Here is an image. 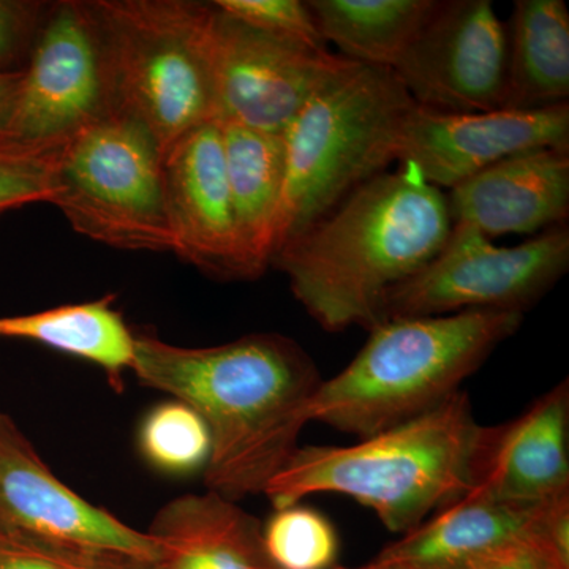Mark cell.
I'll list each match as a JSON object with an SVG mask.
<instances>
[{
    "mask_svg": "<svg viewBox=\"0 0 569 569\" xmlns=\"http://www.w3.org/2000/svg\"><path fill=\"white\" fill-rule=\"evenodd\" d=\"M132 372L203 418L211 433L206 488L236 503L264 493L293 455L323 380L305 348L280 335L187 348L140 332Z\"/></svg>",
    "mask_w": 569,
    "mask_h": 569,
    "instance_id": "cell-1",
    "label": "cell"
},
{
    "mask_svg": "<svg viewBox=\"0 0 569 569\" xmlns=\"http://www.w3.org/2000/svg\"><path fill=\"white\" fill-rule=\"evenodd\" d=\"M451 230L447 194L402 163L288 238L271 266L325 331H370L381 323L388 291L425 268Z\"/></svg>",
    "mask_w": 569,
    "mask_h": 569,
    "instance_id": "cell-2",
    "label": "cell"
},
{
    "mask_svg": "<svg viewBox=\"0 0 569 569\" xmlns=\"http://www.w3.org/2000/svg\"><path fill=\"white\" fill-rule=\"evenodd\" d=\"M478 426L460 389L421 417L350 447L296 448L264 496L282 509L317 493H342L406 535L466 496Z\"/></svg>",
    "mask_w": 569,
    "mask_h": 569,
    "instance_id": "cell-3",
    "label": "cell"
},
{
    "mask_svg": "<svg viewBox=\"0 0 569 569\" xmlns=\"http://www.w3.org/2000/svg\"><path fill=\"white\" fill-rule=\"evenodd\" d=\"M522 321L507 310L383 321L342 372L321 380L309 421L367 438L421 417L459 392Z\"/></svg>",
    "mask_w": 569,
    "mask_h": 569,
    "instance_id": "cell-4",
    "label": "cell"
},
{
    "mask_svg": "<svg viewBox=\"0 0 569 569\" xmlns=\"http://www.w3.org/2000/svg\"><path fill=\"white\" fill-rule=\"evenodd\" d=\"M415 107L395 71L358 62L305 104L282 133L274 253L397 162L400 133Z\"/></svg>",
    "mask_w": 569,
    "mask_h": 569,
    "instance_id": "cell-5",
    "label": "cell"
},
{
    "mask_svg": "<svg viewBox=\"0 0 569 569\" xmlns=\"http://www.w3.org/2000/svg\"><path fill=\"white\" fill-rule=\"evenodd\" d=\"M102 28L114 112L141 123L160 152L217 121L211 2L92 0Z\"/></svg>",
    "mask_w": 569,
    "mask_h": 569,
    "instance_id": "cell-6",
    "label": "cell"
},
{
    "mask_svg": "<svg viewBox=\"0 0 569 569\" xmlns=\"http://www.w3.org/2000/svg\"><path fill=\"white\" fill-rule=\"evenodd\" d=\"M52 204L77 233L99 244L173 252L163 187V153L122 112L86 127L63 144Z\"/></svg>",
    "mask_w": 569,
    "mask_h": 569,
    "instance_id": "cell-7",
    "label": "cell"
},
{
    "mask_svg": "<svg viewBox=\"0 0 569 569\" xmlns=\"http://www.w3.org/2000/svg\"><path fill=\"white\" fill-rule=\"evenodd\" d=\"M568 268L567 223L515 247H498L473 227L455 223L440 252L385 296L381 323L467 310L526 316V310L563 279Z\"/></svg>",
    "mask_w": 569,
    "mask_h": 569,
    "instance_id": "cell-8",
    "label": "cell"
},
{
    "mask_svg": "<svg viewBox=\"0 0 569 569\" xmlns=\"http://www.w3.org/2000/svg\"><path fill=\"white\" fill-rule=\"evenodd\" d=\"M112 112L110 66L92 0L52 2L22 70L6 138L63 144Z\"/></svg>",
    "mask_w": 569,
    "mask_h": 569,
    "instance_id": "cell-9",
    "label": "cell"
},
{
    "mask_svg": "<svg viewBox=\"0 0 569 569\" xmlns=\"http://www.w3.org/2000/svg\"><path fill=\"white\" fill-rule=\"evenodd\" d=\"M211 6L209 59L219 122L282 134L318 91L355 63L272 39Z\"/></svg>",
    "mask_w": 569,
    "mask_h": 569,
    "instance_id": "cell-10",
    "label": "cell"
},
{
    "mask_svg": "<svg viewBox=\"0 0 569 569\" xmlns=\"http://www.w3.org/2000/svg\"><path fill=\"white\" fill-rule=\"evenodd\" d=\"M392 71L427 110H503L508 26L490 0H440Z\"/></svg>",
    "mask_w": 569,
    "mask_h": 569,
    "instance_id": "cell-11",
    "label": "cell"
},
{
    "mask_svg": "<svg viewBox=\"0 0 569 569\" xmlns=\"http://www.w3.org/2000/svg\"><path fill=\"white\" fill-rule=\"evenodd\" d=\"M0 522L63 545L162 561L163 548L51 473L31 441L0 411Z\"/></svg>",
    "mask_w": 569,
    "mask_h": 569,
    "instance_id": "cell-12",
    "label": "cell"
},
{
    "mask_svg": "<svg viewBox=\"0 0 569 569\" xmlns=\"http://www.w3.org/2000/svg\"><path fill=\"white\" fill-rule=\"evenodd\" d=\"M569 148V104L539 110L441 112L415 107L402 127L397 162L430 186L452 189L500 160L530 149Z\"/></svg>",
    "mask_w": 569,
    "mask_h": 569,
    "instance_id": "cell-13",
    "label": "cell"
},
{
    "mask_svg": "<svg viewBox=\"0 0 569 569\" xmlns=\"http://www.w3.org/2000/svg\"><path fill=\"white\" fill-rule=\"evenodd\" d=\"M163 187L173 252L206 276L244 280L219 121L168 149Z\"/></svg>",
    "mask_w": 569,
    "mask_h": 569,
    "instance_id": "cell-14",
    "label": "cell"
},
{
    "mask_svg": "<svg viewBox=\"0 0 569 569\" xmlns=\"http://www.w3.org/2000/svg\"><path fill=\"white\" fill-rule=\"evenodd\" d=\"M467 492L516 503H538L569 492L568 378L523 413L478 426Z\"/></svg>",
    "mask_w": 569,
    "mask_h": 569,
    "instance_id": "cell-15",
    "label": "cell"
},
{
    "mask_svg": "<svg viewBox=\"0 0 569 569\" xmlns=\"http://www.w3.org/2000/svg\"><path fill=\"white\" fill-rule=\"evenodd\" d=\"M452 224L486 238L542 233L567 223L569 148L530 149L509 156L449 189Z\"/></svg>",
    "mask_w": 569,
    "mask_h": 569,
    "instance_id": "cell-16",
    "label": "cell"
},
{
    "mask_svg": "<svg viewBox=\"0 0 569 569\" xmlns=\"http://www.w3.org/2000/svg\"><path fill=\"white\" fill-rule=\"evenodd\" d=\"M552 498L516 503L467 492L381 550L377 559L407 569H467L478 557L526 542L569 568L549 541Z\"/></svg>",
    "mask_w": 569,
    "mask_h": 569,
    "instance_id": "cell-17",
    "label": "cell"
},
{
    "mask_svg": "<svg viewBox=\"0 0 569 569\" xmlns=\"http://www.w3.org/2000/svg\"><path fill=\"white\" fill-rule=\"evenodd\" d=\"M261 530L236 501L208 490L168 501L148 533L163 548L157 569H276Z\"/></svg>",
    "mask_w": 569,
    "mask_h": 569,
    "instance_id": "cell-18",
    "label": "cell"
},
{
    "mask_svg": "<svg viewBox=\"0 0 569 569\" xmlns=\"http://www.w3.org/2000/svg\"><path fill=\"white\" fill-rule=\"evenodd\" d=\"M219 123L242 271L244 280H252L271 266L274 254L284 181L283 138L239 123Z\"/></svg>",
    "mask_w": 569,
    "mask_h": 569,
    "instance_id": "cell-19",
    "label": "cell"
},
{
    "mask_svg": "<svg viewBox=\"0 0 569 569\" xmlns=\"http://www.w3.org/2000/svg\"><path fill=\"white\" fill-rule=\"evenodd\" d=\"M569 11L563 0H516L508 26L505 110L568 103Z\"/></svg>",
    "mask_w": 569,
    "mask_h": 569,
    "instance_id": "cell-20",
    "label": "cell"
},
{
    "mask_svg": "<svg viewBox=\"0 0 569 569\" xmlns=\"http://www.w3.org/2000/svg\"><path fill=\"white\" fill-rule=\"evenodd\" d=\"M0 339L31 340L99 366L116 391L134 365V332L111 296L28 316L0 317Z\"/></svg>",
    "mask_w": 569,
    "mask_h": 569,
    "instance_id": "cell-21",
    "label": "cell"
},
{
    "mask_svg": "<svg viewBox=\"0 0 569 569\" xmlns=\"http://www.w3.org/2000/svg\"><path fill=\"white\" fill-rule=\"evenodd\" d=\"M440 0H310L326 43L362 66L395 69Z\"/></svg>",
    "mask_w": 569,
    "mask_h": 569,
    "instance_id": "cell-22",
    "label": "cell"
},
{
    "mask_svg": "<svg viewBox=\"0 0 569 569\" xmlns=\"http://www.w3.org/2000/svg\"><path fill=\"white\" fill-rule=\"evenodd\" d=\"M140 447L146 460L164 473L187 475L208 463L211 433L192 407L173 399L144 418Z\"/></svg>",
    "mask_w": 569,
    "mask_h": 569,
    "instance_id": "cell-23",
    "label": "cell"
},
{
    "mask_svg": "<svg viewBox=\"0 0 569 569\" xmlns=\"http://www.w3.org/2000/svg\"><path fill=\"white\" fill-rule=\"evenodd\" d=\"M266 556L276 569H332L339 537L331 520L317 509L293 505L274 509L263 526Z\"/></svg>",
    "mask_w": 569,
    "mask_h": 569,
    "instance_id": "cell-24",
    "label": "cell"
},
{
    "mask_svg": "<svg viewBox=\"0 0 569 569\" xmlns=\"http://www.w3.org/2000/svg\"><path fill=\"white\" fill-rule=\"evenodd\" d=\"M159 563L108 550L63 545L0 522V569H157Z\"/></svg>",
    "mask_w": 569,
    "mask_h": 569,
    "instance_id": "cell-25",
    "label": "cell"
},
{
    "mask_svg": "<svg viewBox=\"0 0 569 569\" xmlns=\"http://www.w3.org/2000/svg\"><path fill=\"white\" fill-rule=\"evenodd\" d=\"M63 144L0 138V216L29 204H52Z\"/></svg>",
    "mask_w": 569,
    "mask_h": 569,
    "instance_id": "cell-26",
    "label": "cell"
},
{
    "mask_svg": "<svg viewBox=\"0 0 569 569\" xmlns=\"http://www.w3.org/2000/svg\"><path fill=\"white\" fill-rule=\"evenodd\" d=\"M228 17L272 39L307 48L328 51L316 17L301 0H216L212 2Z\"/></svg>",
    "mask_w": 569,
    "mask_h": 569,
    "instance_id": "cell-27",
    "label": "cell"
},
{
    "mask_svg": "<svg viewBox=\"0 0 569 569\" xmlns=\"http://www.w3.org/2000/svg\"><path fill=\"white\" fill-rule=\"evenodd\" d=\"M51 3L0 0V73L24 70Z\"/></svg>",
    "mask_w": 569,
    "mask_h": 569,
    "instance_id": "cell-28",
    "label": "cell"
},
{
    "mask_svg": "<svg viewBox=\"0 0 569 569\" xmlns=\"http://www.w3.org/2000/svg\"><path fill=\"white\" fill-rule=\"evenodd\" d=\"M467 569H569L535 545H511L478 557Z\"/></svg>",
    "mask_w": 569,
    "mask_h": 569,
    "instance_id": "cell-29",
    "label": "cell"
},
{
    "mask_svg": "<svg viewBox=\"0 0 569 569\" xmlns=\"http://www.w3.org/2000/svg\"><path fill=\"white\" fill-rule=\"evenodd\" d=\"M21 80L22 71L0 73V138H6L7 133H9L11 116H13Z\"/></svg>",
    "mask_w": 569,
    "mask_h": 569,
    "instance_id": "cell-30",
    "label": "cell"
},
{
    "mask_svg": "<svg viewBox=\"0 0 569 569\" xmlns=\"http://www.w3.org/2000/svg\"><path fill=\"white\" fill-rule=\"evenodd\" d=\"M332 569H407V568L400 567V565L389 563V561L376 559L373 561H370V563L362 565V567H358V568L335 567Z\"/></svg>",
    "mask_w": 569,
    "mask_h": 569,
    "instance_id": "cell-31",
    "label": "cell"
}]
</instances>
